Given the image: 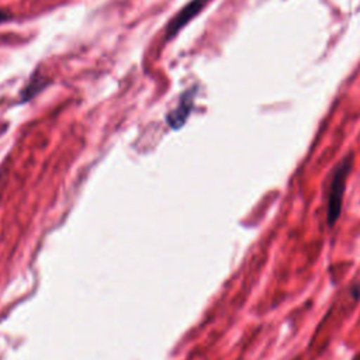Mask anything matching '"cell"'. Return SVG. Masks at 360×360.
Instances as JSON below:
<instances>
[{
    "mask_svg": "<svg viewBox=\"0 0 360 360\" xmlns=\"http://www.w3.org/2000/svg\"><path fill=\"white\" fill-rule=\"evenodd\" d=\"M210 0H191L188 1L173 18L167 22L165 30V39H172L186 24H188L208 3Z\"/></svg>",
    "mask_w": 360,
    "mask_h": 360,
    "instance_id": "obj_2",
    "label": "cell"
},
{
    "mask_svg": "<svg viewBox=\"0 0 360 360\" xmlns=\"http://www.w3.org/2000/svg\"><path fill=\"white\" fill-rule=\"evenodd\" d=\"M352 166H353V155H347L336 165L332 173L329 190H328V212H326L329 226H332L340 215L343 194L346 188V180L349 177Z\"/></svg>",
    "mask_w": 360,
    "mask_h": 360,
    "instance_id": "obj_1",
    "label": "cell"
},
{
    "mask_svg": "<svg viewBox=\"0 0 360 360\" xmlns=\"http://www.w3.org/2000/svg\"><path fill=\"white\" fill-rule=\"evenodd\" d=\"M194 87L183 93L177 105L167 114V122L173 129H179L190 115L194 104Z\"/></svg>",
    "mask_w": 360,
    "mask_h": 360,
    "instance_id": "obj_3",
    "label": "cell"
},
{
    "mask_svg": "<svg viewBox=\"0 0 360 360\" xmlns=\"http://www.w3.org/2000/svg\"><path fill=\"white\" fill-rule=\"evenodd\" d=\"M8 18H10L8 11H6V10H0V24H1V22H4V21H7Z\"/></svg>",
    "mask_w": 360,
    "mask_h": 360,
    "instance_id": "obj_4",
    "label": "cell"
}]
</instances>
